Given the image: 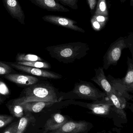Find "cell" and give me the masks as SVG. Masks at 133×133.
Wrapping results in <instances>:
<instances>
[{
    "mask_svg": "<svg viewBox=\"0 0 133 133\" xmlns=\"http://www.w3.org/2000/svg\"><path fill=\"white\" fill-rule=\"evenodd\" d=\"M4 77L9 81L22 86H31L39 81L38 78L34 76L16 74H8L4 75Z\"/></svg>",
    "mask_w": 133,
    "mask_h": 133,
    "instance_id": "4fadbf2b",
    "label": "cell"
},
{
    "mask_svg": "<svg viewBox=\"0 0 133 133\" xmlns=\"http://www.w3.org/2000/svg\"><path fill=\"white\" fill-rule=\"evenodd\" d=\"M29 122V118L27 117L21 118L18 124L16 133H23Z\"/></svg>",
    "mask_w": 133,
    "mask_h": 133,
    "instance_id": "ffe728a7",
    "label": "cell"
},
{
    "mask_svg": "<svg viewBox=\"0 0 133 133\" xmlns=\"http://www.w3.org/2000/svg\"><path fill=\"white\" fill-rule=\"evenodd\" d=\"M92 18L100 23L104 28L109 20V17L101 15H94Z\"/></svg>",
    "mask_w": 133,
    "mask_h": 133,
    "instance_id": "d4e9b609",
    "label": "cell"
},
{
    "mask_svg": "<svg viewBox=\"0 0 133 133\" xmlns=\"http://www.w3.org/2000/svg\"><path fill=\"white\" fill-rule=\"evenodd\" d=\"M36 6L50 11L68 12L67 8L62 6L55 0H29Z\"/></svg>",
    "mask_w": 133,
    "mask_h": 133,
    "instance_id": "5bb4252c",
    "label": "cell"
},
{
    "mask_svg": "<svg viewBox=\"0 0 133 133\" xmlns=\"http://www.w3.org/2000/svg\"><path fill=\"white\" fill-rule=\"evenodd\" d=\"M42 19L45 22L56 25L63 26L69 29L81 32L84 33L85 32L83 29L77 25V22H76L68 18L53 15H47L43 16Z\"/></svg>",
    "mask_w": 133,
    "mask_h": 133,
    "instance_id": "52a82bcc",
    "label": "cell"
},
{
    "mask_svg": "<svg viewBox=\"0 0 133 133\" xmlns=\"http://www.w3.org/2000/svg\"><path fill=\"white\" fill-rule=\"evenodd\" d=\"M57 1L61 2L62 4L65 5H66L69 8H71L72 9H78V0H57Z\"/></svg>",
    "mask_w": 133,
    "mask_h": 133,
    "instance_id": "603a6c76",
    "label": "cell"
},
{
    "mask_svg": "<svg viewBox=\"0 0 133 133\" xmlns=\"http://www.w3.org/2000/svg\"><path fill=\"white\" fill-rule=\"evenodd\" d=\"M88 126L86 122L68 121L61 127L50 133H83L86 131Z\"/></svg>",
    "mask_w": 133,
    "mask_h": 133,
    "instance_id": "8fae6325",
    "label": "cell"
},
{
    "mask_svg": "<svg viewBox=\"0 0 133 133\" xmlns=\"http://www.w3.org/2000/svg\"><path fill=\"white\" fill-rule=\"evenodd\" d=\"M43 59L40 57L32 54L18 53L16 57V61L18 62H30L34 61H43Z\"/></svg>",
    "mask_w": 133,
    "mask_h": 133,
    "instance_id": "e0dca14e",
    "label": "cell"
},
{
    "mask_svg": "<svg viewBox=\"0 0 133 133\" xmlns=\"http://www.w3.org/2000/svg\"><path fill=\"white\" fill-rule=\"evenodd\" d=\"M87 1L91 10V11H93L94 9L97 4V0H87Z\"/></svg>",
    "mask_w": 133,
    "mask_h": 133,
    "instance_id": "f1b7e54d",
    "label": "cell"
},
{
    "mask_svg": "<svg viewBox=\"0 0 133 133\" xmlns=\"http://www.w3.org/2000/svg\"><path fill=\"white\" fill-rule=\"evenodd\" d=\"M14 71L13 68L7 63L0 61V76L11 73Z\"/></svg>",
    "mask_w": 133,
    "mask_h": 133,
    "instance_id": "44dd1931",
    "label": "cell"
},
{
    "mask_svg": "<svg viewBox=\"0 0 133 133\" xmlns=\"http://www.w3.org/2000/svg\"><path fill=\"white\" fill-rule=\"evenodd\" d=\"M91 23L92 28L95 31H99L103 29V27L100 23L93 18H91Z\"/></svg>",
    "mask_w": 133,
    "mask_h": 133,
    "instance_id": "4316f807",
    "label": "cell"
},
{
    "mask_svg": "<svg viewBox=\"0 0 133 133\" xmlns=\"http://www.w3.org/2000/svg\"><path fill=\"white\" fill-rule=\"evenodd\" d=\"M37 83L24 89L20 97L13 101L12 104L22 105L32 102L56 103L61 100L58 91L50 83Z\"/></svg>",
    "mask_w": 133,
    "mask_h": 133,
    "instance_id": "6da1fadb",
    "label": "cell"
},
{
    "mask_svg": "<svg viewBox=\"0 0 133 133\" xmlns=\"http://www.w3.org/2000/svg\"><path fill=\"white\" fill-rule=\"evenodd\" d=\"M94 15L108 16V10L106 0H98Z\"/></svg>",
    "mask_w": 133,
    "mask_h": 133,
    "instance_id": "d6986e66",
    "label": "cell"
},
{
    "mask_svg": "<svg viewBox=\"0 0 133 133\" xmlns=\"http://www.w3.org/2000/svg\"><path fill=\"white\" fill-rule=\"evenodd\" d=\"M128 69L125 76L122 79H116L109 75L107 77L111 85L116 91L123 95L126 99H132L129 92L133 91V60L128 57Z\"/></svg>",
    "mask_w": 133,
    "mask_h": 133,
    "instance_id": "3957f363",
    "label": "cell"
},
{
    "mask_svg": "<svg viewBox=\"0 0 133 133\" xmlns=\"http://www.w3.org/2000/svg\"><path fill=\"white\" fill-rule=\"evenodd\" d=\"M68 122L67 118L59 113H56L49 119L45 126L46 132L54 131L61 127Z\"/></svg>",
    "mask_w": 133,
    "mask_h": 133,
    "instance_id": "9a60e30c",
    "label": "cell"
},
{
    "mask_svg": "<svg viewBox=\"0 0 133 133\" xmlns=\"http://www.w3.org/2000/svg\"><path fill=\"white\" fill-rule=\"evenodd\" d=\"M11 109L14 115L17 117H21L23 114V109L21 105L12 104Z\"/></svg>",
    "mask_w": 133,
    "mask_h": 133,
    "instance_id": "7402d4cb",
    "label": "cell"
},
{
    "mask_svg": "<svg viewBox=\"0 0 133 133\" xmlns=\"http://www.w3.org/2000/svg\"><path fill=\"white\" fill-rule=\"evenodd\" d=\"M104 70V68L102 67L95 69V75L91 79V80L101 88L106 95L111 93H116L117 91L112 87L105 76Z\"/></svg>",
    "mask_w": 133,
    "mask_h": 133,
    "instance_id": "30bf717a",
    "label": "cell"
},
{
    "mask_svg": "<svg viewBox=\"0 0 133 133\" xmlns=\"http://www.w3.org/2000/svg\"><path fill=\"white\" fill-rule=\"evenodd\" d=\"M13 118L7 115H0V128H2L12 122Z\"/></svg>",
    "mask_w": 133,
    "mask_h": 133,
    "instance_id": "cb8c5ba5",
    "label": "cell"
},
{
    "mask_svg": "<svg viewBox=\"0 0 133 133\" xmlns=\"http://www.w3.org/2000/svg\"><path fill=\"white\" fill-rule=\"evenodd\" d=\"M2 98H1V95H0V104L2 102Z\"/></svg>",
    "mask_w": 133,
    "mask_h": 133,
    "instance_id": "1f68e13d",
    "label": "cell"
},
{
    "mask_svg": "<svg viewBox=\"0 0 133 133\" xmlns=\"http://www.w3.org/2000/svg\"><path fill=\"white\" fill-rule=\"evenodd\" d=\"M113 106L112 102L107 96L102 100L95 101L87 105V107L93 113L99 115H108L111 110H112Z\"/></svg>",
    "mask_w": 133,
    "mask_h": 133,
    "instance_id": "9c48e42d",
    "label": "cell"
},
{
    "mask_svg": "<svg viewBox=\"0 0 133 133\" xmlns=\"http://www.w3.org/2000/svg\"><path fill=\"white\" fill-rule=\"evenodd\" d=\"M133 0H130V5L131 6H133Z\"/></svg>",
    "mask_w": 133,
    "mask_h": 133,
    "instance_id": "f546056e",
    "label": "cell"
},
{
    "mask_svg": "<svg viewBox=\"0 0 133 133\" xmlns=\"http://www.w3.org/2000/svg\"><path fill=\"white\" fill-rule=\"evenodd\" d=\"M55 103L45 102H32L21 105L23 110L29 112L37 113L41 111L45 108L52 105Z\"/></svg>",
    "mask_w": 133,
    "mask_h": 133,
    "instance_id": "2e32d148",
    "label": "cell"
},
{
    "mask_svg": "<svg viewBox=\"0 0 133 133\" xmlns=\"http://www.w3.org/2000/svg\"><path fill=\"white\" fill-rule=\"evenodd\" d=\"M4 6L13 18L17 19L22 25H25L24 11L18 0H2Z\"/></svg>",
    "mask_w": 133,
    "mask_h": 133,
    "instance_id": "ba28073f",
    "label": "cell"
},
{
    "mask_svg": "<svg viewBox=\"0 0 133 133\" xmlns=\"http://www.w3.org/2000/svg\"><path fill=\"white\" fill-rule=\"evenodd\" d=\"M106 96L113 104L112 110L123 118H126V115L124 109L126 106L127 102L126 98L118 92L111 93Z\"/></svg>",
    "mask_w": 133,
    "mask_h": 133,
    "instance_id": "7c38bea8",
    "label": "cell"
},
{
    "mask_svg": "<svg viewBox=\"0 0 133 133\" xmlns=\"http://www.w3.org/2000/svg\"><path fill=\"white\" fill-rule=\"evenodd\" d=\"M18 123V122H16L12 124L3 133H16Z\"/></svg>",
    "mask_w": 133,
    "mask_h": 133,
    "instance_id": "83f0119b",
    "label": "cell"
},
{
    "mask_svg": "<svg viewBox=\"0 0 133 133\" xmlns=\"http://www.w3.org/2000/svg\"><path fill=\"white\" fill-rule=\"evenodd\" d=\"M10 91L7 85L4 82L0 81V94L2 95H9Z\"/></svg>",
    "mask_w": 133,
    "mask_h": 133,
    "instance_id": "484cf974",
    "label": "cell"
},
{
    "mask_svg": "<svg viewBox=\"0 0 133 133\" xmlns=\"http://www.w3.org/2000/svg\"><path fill=\"white\" fill-rule=\"evenodd\" d=\"M18 64L25 65L34 68L42 69H50L51 68L50 65L48 62L43 61H34L30 62H16Z\"/></svg>",
    "mask_w": 133,
    "mask_h": 133,
    "instance_id": "ac0fdd59",
    "label": "cell"
},
{
    "mask_svg": "<svg viewBox=\"0 0 133 133\" xmlns=\"http://www.w3.org/2000/svg\"><path fill=\"white\" fill-rule=\"evenodd\" d=\"M128 48L126 39L120 37L110 45L104 57L103 68L107 70L110 65H117L122 55V51Z\"/></svg>",
    "mask_w": 133,
    "mask_h": 133,
    "instance_id": "5b68a950",
    "label": "cell"
},
{
    "mask_svg": "<svg viewBox=\"0 0 133 133\" xmlns=\"http://www.w3.org/2000/svg\"><path fill=\"white\" fill-rule=\"evenodd\" d=\"M8 64L12 68L22 72L32 74L33 76L54 79H60L62 77V76L60 74L54 72L45 70L44 69L21 65L18 64L16 63L8 62Z\"/></svg>",
    "mask_w": 133,
    "mask_h": 133,
    "instance_id": "8992f818",
    "label": "cell"
},
{
    "mask_svg": "<svg viewBox=\"0 0 133 133\" xmlns=\"http://www.w3.org/2000/svg\"><path fill=\"white\" fill-rule=\"evenodd\" d=\"M46 50L52 57L60 62L69 64L85 57L90 48L87 44L77 42L50 46Z\"/></svg>",
    "mask_w": 133,
    "mask_h": 133,
    "instance_id": "7a4b0ae2",
    "label": "cell"
},
{
    "mask_svg": "<svg viewBox=\"0 0 133 133\" xmlns=\"http://www.w3.org/2000/svg\"><path fill=\"white\" fill-rule=\"evenodd\" d=\"M122 3H124L125 2L126 0H120Z\"/></svg>",
    "mask_w": 133,
    "mask_h": 133,
    "instance_id": "4dcf8cb0",
    "label": "cell"
},
{
    "mask_svg": "<svg viewBox=\"0 0 133 133\" xmlns=\"http://www.w3.org/2000/svg\"><path fill=\"white\" fill-rule=\"evenodd\" d=\"M72 92L82 99L96 101L102 100L106 96L93 84L86 81H80L75 84Z\"/></svg>",
    "mask_w": 133,
    "mask_h": 133,
    "instance_id": "277c9868",
    "label": "cell"
}]
</instances>
